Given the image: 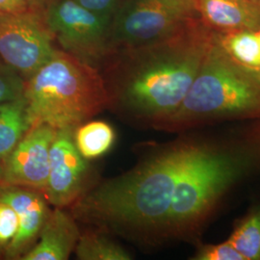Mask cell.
I'll return each instance as SVG.
<instances>
[{"instance_id": "cell-1", "label": "cell", "mask_w": 260, "mask_h": 260, "mask_svg": "<svg viewBox=\"0 0 260 260\" xmlns=\"http://www.w3.org/2000/svg\"><path fill=\"white\" fill-rule=\"evenodd\" d=\"M202 19L156 43L121 51L110 108L123 117L153 126L185 98L213 41Z\"/></svg>"}, {"instance_id": "cell-2", "label": "cell", "mask_w": 260, "mask_h": 260, "mask_svg": "<svg viewBox=\"0 0 260 260\" xmlns=\"http://www.w3.org/2000/svg\"><path fill=\"white\" fill-rule=\"evenodd\" d=\"M194 144H172L129 172L84 193L73 204V216L133 238L165 237L177 178Z\"/></svg>"}, {"instance_id": "cell-3", "label": "cell", "mask_w": 260, "mask_h": 260, "mask_svg": "<svg viewBox=\"0 0 260 260\" xmlns=\"http://www.w3.org/2000/svg\"><path fill=\"white\" fill-rule=\"evenodd\" d=\"M23 99L31 127L75 130L110 108L107 85L96 68L62 49L25 81Z\"/></svg>"}, {"instance_id": "cell-4", "label": "cell", "mask_w": 260, "mask_h": 260, "mask_svg": "<svg viewBox=\"0 0 260 260\" xmlns=\"http://www.w3.org/2000/svg\"><path fill=\"white\" fill-rule=\"evenodd\" d=\"M214 32V31H213ZM260 119V86L214 39L185 98L152 127L177 132L207 122Z\"/></svg>"}, {"instance_id": "cell-5", "label": "cell", "mask_w": 260, "mask_h": 260, "mask_svg": "<svg viewBox=\"0 0 260 260\" xmlns=\"http://www.w3.org/2000/svg\"><path fill=\"white\" fill-rule=\"evenodd\" d=\"M250 163L246 152L195 142L177 178L165 237L196 233Z\"/></svg>"}, {"instance_id": "cell-6", "label": "cell", "mask_w": 260, "mask_h": 260, "mask_svg": "<svg viewBox=\"0 0 260 260\" xmlns=\"http://www.w3.org/2000/svg\"><path fill=\"white\" fill-rule=\"evenodd\" d=\"M200 19L197 0H121L112 19V51L165 40Z\"/></svg>"}, {"instance_id": "cell-7", "label": "cell", "mask_w": 260, "mask_h": 260, "mask_svg": "<svg viewBox=\"0 0 260 260\" xmlns=\"http://www.w3.org/2000/svg\"><path fill=\"white\" fill-rule=\"evenodd\" d=\"M45 19L62 50L96 68L111 54L112 19L85 9L74 0H52Z\"/></svg>"}, {"instance_id": "cell-8", "label": "cell", "mask_w": 260, "mask_h": 260, "mask_svg": "<svg viewBox=\"0 0 260 260\" xmlns=\"http://www.w3.org/2000/svg\"><path fill=\"white\" fill-rule=\"evenodd\" d=\"M54 37L45 12H0V59L24 81L34 75L55 51Z\"/></svg>"}, {"instance_id": "cell-9", "label": "cell", "mask_w": 260, "mask_h": 260, "mask_svg": "<svg viewBox=\"0 0 260 260\" xmlns=\"http://www.w3.org/2000/svg\"><path fill=\"white\" fill-rule=\"evenodd\" d=\"M75 130H57L50 148L47 184L44 194L47 202L63 208L75 203L87 192L90 166L76 149Z\"/></svg>"}, {"instance_id": "cell-10", "label": "cell", "mask_w": 260, "mask_h": 260, "mask_svg": "<svg viewBox=\"0 0 260 260\" xmlns=\"http://www.w3.org/2000/svg\"><path fill=\"white\" fill-rule=\"evenodd\" d=\"M57 130L46 124L30 127L3 162L5 186L45 192L49 174L50 148Z\"/></svg>"}, {"instance_id": "cell-11", "label": "cell", "mask_w": 260, "mask_h": 260, "mask_svg": "<svg viewBox=\"0 0 260 260\" xmlns=\"http://www.w3.org/2000/svg\"><path fill=\"white\" fill-rule=\"evenodd\" d=\"M0 200L16 211L19 219L17 235L6 251L4 259H19L36 243L43 225L50 212L49 203L42 191L35 189L3 186Z\"/></svg>"}, {"instance_id": "cell-12", "label": "cell", "mask_w": 260, "mask_h": 260, "mask_svg": "<svg viewBox=\"0 0 260 260\" xmlns=\"http://www.w3.org/2000/svg\"><path fill=\"white\" fill-rule=\"evenodd\" d=\"M80 232L74 216L55 207L47 216L37 242L20 260H66L78 241Z\"/></svg>"}, {"instance_id": "cell-13", "label": "cell", "mask_w": 260, "mask_h": 260, "mask_svg": "<svg viewBox=\"0 0 260 260\" xmlns=\"http://www.w3.org/2000/svg\"><path fill=\"white\" fill-rule=\"evenodd\" d=\"M200 18L214 32L260 28V6L251 0H197Z\"/></svg>"}, {"instance_id": "cell-14", "label": "cell", "mask_w": 260, "mask_h": 260, "mask_svg": "<svg viewBox=\"0 0 260 260\" xmlns=\"http://www.w3.org/2000/svg\"><path fill=\"white\" fill-rule=\"evenodd\" d=\"M30 127L23 96L0 103V161L2 164Z\"/></svg>"}, {"instance_id": "cell-15", "label": "cell", "mask_w": 260, "mask_h": 260, "mask_svg": "<svg viewBox=\"0 0 260 260\" xmlns=\"http://www.w3.org/2000/svg\"><path fill=\"white\" fill-rule=\"evenodd\" d=\"M75 147L86 160L104 156L113 148L116 132L104 121H88L74 131Z\"/></svg>"}, {"instance_id": "cell-16", "label": "cell", "mask_w": 260, "mask_h": 260, "mask_svg": "<svg viewBox=\"0 0 260 260\" xmlns=\"http://www.w3.org/2000/svg\"><path fill=\"white\" fill-rule=\"evenodd\" d=\"M75 254L81 260H130L132 256L119 243L96 231L80 233Z\"/></svg>"}, {"instance_id": "cell-17", "label": "cell", "mask_w": 260, "mask_h": 260, "mask_svg": "<svg viewBox=\"0 0 260 260\" xmlns=\"http://www.w3.org/2000/svg\"><path fill=\"white\" fill-rule=\"evenodd\" d=\"M229 241L244 260H260V208H254L234 228Z\"/></svg>"}, {"instance_id": "cell-18", "label": "cell", "mask_w": 260, "mask_h": 260, "mask_svg": "<svg viewBox=\"0 0 260 260\" xmlns=\"http://www.w3.org/2000/svg\"><path fill=\"white\" fill-rule=\"evenodd\" d=\"M24 87L22 77L0 59V103L22 98Z\"/></svg>"}, {"instance_id": "cell-19", "label": "cell", "mask_w": 260, "mask_h": 260, "mask_svg": "<svg viewBox=\"0 0 260 260\" xmlns=\"http://www.w3.org/2000/svg\"><path fill=\"white\" fill-rule=\"evenodd\" d=\"M19 230L16 211L7 203L0 200V258H4L10 245Z\"/></svg>"}, {"instance_id": "cell-20", "label": "cell", "mask_w": 260, "mask_h": 260, "mask_svg": "<svg viewBox=\"0 0 260 260\" xmlns=\"http://www.w3.org/2000/svg\"><path fill=\"white\" fill-rule=\"evenodd\" d=\"M192 259L244 260L241 254L229 240L220 244L202 245L198 248Z\"/></svg>"}, {"instance_id": "cell-21", "label": "cell", "mask_w": 260, "mask_h": 260, "mask_svg": "<svg viewBox=\"0 0 260 260\" xmlns=\"http://www.w3.org/2000/svg\"><path fill=\"white\" fill-rule=\"evenodd\" d=\"M85 9L107 19H113L121 0H74Z\"/></svg>"}, {"instance_id": "cell-22", "label": "cell", "mask_w": 260, "mask_h": 260, "mask_svg": "<svg viewBox=\"0 0 260 260\" xmlns=\"http://www.w3.org/2000/svg\"><path fill=\"white\" fill-rule=\"evenodd\" d=\"M39 0H0V12L21 13L37 9Z\"/></svg>"}, {"instance_id": "cell-23", "label": "cell", "mask_w": 260, "mask_h": 260, "mask_svg": "<svg viewBox=\"0 0 260 260\" xmlns=\"http://www.w3.org/2000/svg\"><path fill=\"white\" fill-rule=\"evenodd\" d=\"M251 75L253 76V78L257 81V83L259 84L260 86V71H251V70H248Z\"/></svg>"}, {"instance_id": "cell-24", "label": "cell", "mask_w": 260, "mask_h": 260, "mask_svg": "<svg viewBox=\"0 0 260 260\" xmlns=\"http://www.w3.org/2000/svg\"><path fill=\"white\" fill-rule=\"evenodd\" d=\"M3 186H5L4 180H3V165H2V162L0 161V188Z\"/></svg>"}, {"instance_id": "cell-25", "label": "cell", "mask_w": 260, "mask_h": 260, "mask_svg": "<svg viewBox=\"0 0 260 260\" xmlns=\"http://www.w3.org/2000/svg\"><path fill=\"white\" fill-rule=\"evenodd\" d=\"M255 35H256V39H257V43H258V47H259L260 51V28L255 29Z\"/></svg>"}, {"instance_id": "cell-26", "label": "cell", "mask_w": 260, "mask_h": 260, "mask_svg": "<svg viewBox=\"0 0 260 260\" xmlns=\"http://www.w3.org/2000/svg\"><path fill=\"white\" fill-rule=\"evenodd\" d=\"M251 1H253L254 3H256L257 5H259L260 6V0H251Z\"/></svg>"}]
</instances>
